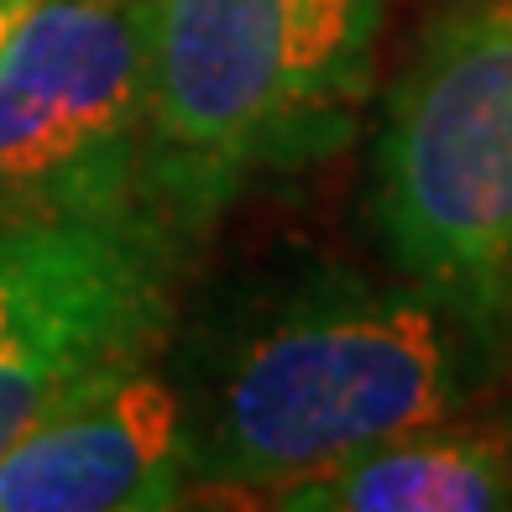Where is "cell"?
<instances>
[{
	"label": "cell",
	"mask_w": 512,
	"mask_h": 512,
	"mask_svg": "<svg viewBox=\"0 0 512 512\" xmlns=\"http://www.w3.org/2000/svg\"><path fill=\"white\" fill-rule=\"evenodd\" d=\"M387 0H147L152 199L204 225L345 131Z\"/></svg>",
	"instance_id": "1"
},
{
	"label": "cell",
	"mask_w": 512,
	"mask_h": 512,
	"mask_svg": "<svg viewBox=\"0 0 512 512\" xmlns=\"http://www.w3.org/2000/svg\"><path fill=\"white\" fill-rule=\"evenodd\" d=\"M439 314L429 293H304L230 366L194 439V481L272 502L371 445L445 424L455 356Z\"/></svg>",
	"instance_id": "2"
},
{
	"label": "cell",
	"mask_w": 512,
	"mask_h": 512,
	"mask_svg": "<svg viewBox=\"0 0 512 512\" xmlns=\"http://www.w3.org/2000/svg\"><path fill=\"white\" fill-rule=\"evenodd\" d=\"M377 220L445 314L512 324V0H445L392 95Z\"/></svg>",
	"instance_id": "3"
},
{
	"label": "cell",
	"mask_w": 512,
	"mask_h": 512,
	"mask_svg": "<svg viewBox=\"0 0 512 512\" xmlns=\"http://www.w3.org/2000/svg\"><path fill=\"white\" fill-rule=\"evenodd\" d=\"M183 225L152 199L0 225V450L74 387L147 361Z\"/></svg>",
	"instance_id": "4"
},
{
	"label": "cell",
	"mask_w": 512,
	"mask_h": 512,
	"mask_svg": "<svg viewBox=\"0 0 512 512\" xmlns=\"http://www.w3.org/2000/svg\"><path fill=\"white\" fill-rule=\"evenodd\" d=\"M136 199H152L147 0H37L0 48V225Z\"/></svg>",
	"instance_id": "5"
},
{
	"label": "cell",
	"mask_w": 512,
	"mask_h": 512,
	"mask_svg": "<svg viewBox=\"0 0 512 512\" xmlns=\"http://www.w3.org/2000/svg\"><path fill=\"white\" fill-rule=\"evenodd\" d=\"M189 481V413L142 361L89 377L0 450V512H152Z\"/></svg>",
	"instance_id": "6"
},
{
	"label": "cell",
	"mask_w": 512,
	"mask_h": 512,
	"mask_svg": "<svg viewBox=\"0 0 512 512\" xmlns=\"http://www.w3.org/2000/svg\"><path fill=\"white\" fill-rule=\"evenodd\" d=\"M293 512H512V434L413 429L277 492Z\"/></svg>",
	"instance_id": "7"
},
{
	"label": "cell",
	"mask_w": 512,
	"mask_h": 512,
	"mask_svg": "<svg viewBox=\"0 0 512 512\" xmlns=\"http://www.w3.org/2000/svg\"><path fill=\"white\" fill-rule=\"evenodd\" d=\"M37 6V0H0V48H6V37L16 32V21L27 16Z\"/></svg>",
	"instance_id": "8"
}]
</instances>
